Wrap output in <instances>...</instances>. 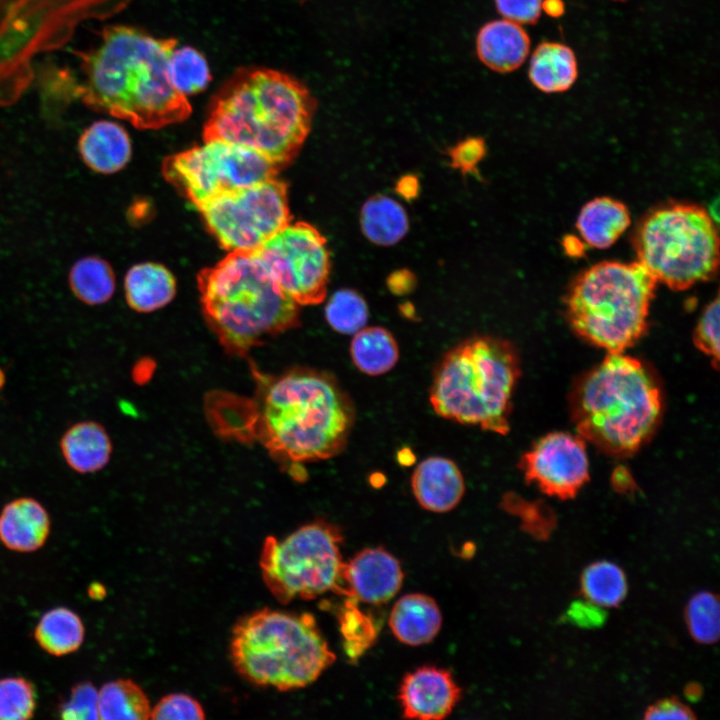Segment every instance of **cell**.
Returning a JSON list of instances; mask_svg holds the SVG:
<instances>
[{
	"mask_svg": "<svg viewBox=\"0 0 720 720\" xmlns=\"http://www.w3.org/2000/svg\"><path fill=\"white\" fill-rule=\"evenodd\" d=\"M251 396L210 393L208 421L227 439L256 442L282 463L326 460L343 451L355 421L349 395L330 374L293 368L278 375L253 364Z\"/></svg>",
	"mask_w": 720,
	"mask_h": 720,
	"instance_id": "cell-1",
	"label": "cell"
},
{
	"mask_svg": "<svg viewBox=\"0 0 720 720\" xmlns=\"http://www.w3.org/2000/svg\"><path fill=\"white\" fill-rule=\"evenodd\" d=\"M99 37L96 46L75 52L82 76L69 83L72 99L139 129L163 128L190 116L187 96L168 76L177 39L157 38L127 25L105 26Z\"/></svg>",
	"mask_w": 720,
	"mask_h": 720,
	"instance_id": "cell-2",
	"label": "cell"
},
{
	"mask_svg": "<svg viewBox=\"0 0 720 720\" xmlns=\"http://www.w3.org/2000/svg\"><path fill=\"white\" fill-rule=\"evenodd\" d=\"M316 109L315 97L295 77L266 67H241L212 96L203 139L250 148L280 169L298 155Z\"/></svg>",
	"mask_w": 720,
	"mask_h": 720,
	"instance_id": "cell-3",
	"label": "cell"
},
{
	"mask_svg": "<svg viewBox=\"0 0 720 720\" xmlns=\"http://www.w3.org/2000/svg\"><path fill=\"white\" fill-rule=\"evenodd\" d=\"M204 318L225 352L244 357L300 324V309L255 251H232L197 277Z\"/></svg>",
	"mask_w": 720,
	"mask_h": 720,
	"instance_id": "cell-4",
	"label": "cell"
},
{
	"mask_svg": "<svg viewBox=\"0 0 720 720\" xmlns=\"http://www.w3.org/2000/svg\"><path fill=\"white\" fill-rule=\"evenodd\" d=\"M519 371L511 343L487 335L469 337L447 351L437 366L430 404L442 418L504 435Z\"/></svg>",
	"mask_w": 720,
	"mask_h": 720,
	"instance_id": "cell-5",
	"label": "cell"
},
{
	"mask_svg": "<svg viewBox=\"0 0 720 720\" xmlns=\"http://www.w3.org/2000/svg\"><path fill=\"white\" fill-rule=\"evenodd\" d=\"M661 412L659 388L643 364L610 353L588 373L576 392L574 419L583 439L614 455L638 449Z\"/></svg>",
	"mask_w": 720,
	"mask_h": 720,
	"instance_id": "cell-6",
	"label": "cell"
},
{
	"mask_svg": "<svg viewBox=\"0 0 720 720\" xmlns=\"http://www.w3.org/2000/svg\"><path fill=\"white\" fill-rule=\"evenodd\" d=\"M230 656L244 679L280 691L308 686L335 661L313 615L269 608L234 625Z\"/></svg>",
	"mask_w": 720,
	"mask_h": 720,
	"instance_id": "cell-7",
	"label": "cell"
},
{
	"mask_svg": "<svg viewBox=\"0 0 720 720\" xmlns=\"http://www.w3.org/2000/svg\"><path fill=\"white\" fill-rule=\"evenodd\" d=\"M131 0H0V107L17 103L35 78L34 62L67 45L78 27L106 20Z\"/></svg>",
	"mask_w": 720,
	"mask_h": 720,
	"instance_id": "cell-8",
	"label": "cell"
},
{
	"mask_svg": "<svg viewBox=\"0 0 720 720\" xmlns=\"http://www.w3.org/2000/svg\"><path fill=\"white\" fill-rule=\"evenodd\" d=\"M656 284L638 261L597 263L569 288V322L590 343L610 353L622 352L645 331Z\"/></svg>",
	"mask_w": 720,
	"mask_h": 720,
	"instance_id": "cell-9",
	"label": "cell"
},
{
	"mask_svg": "<svg viewBox=\"0 0 720 720\" xmlns=\"http://www.w3.org/2000/svg\"><path fill=\"white\" fill-rule=\"evenodd\" d=\"M638 262L658 281L681 291L717 271L719 239L703 207L671 202L650 211L634 235Z\"/></svg>",
	"mask_w": 720,
	"mask_h": 720,
	"instance_id": "cell-10",
	"label": "cell"
},
{
	"mask_svg": "<svg viewBox=\"0 0 720 720\" xmlns=\"http://www.w3.org/2000/svg\"><path fill=\"white\" fill-rule=\"evenodd\" d=\"M341 543L340 530L325 521L305 524L281 539L266 537L259 559L265 585L283 604L340 594Z\"/></svg>",
	"mask_w": 720,
	"mask_h": 720,
	"instance_id": "cell-11",
	"label": "cell"
},
{
	"mask_svg": "<svg viewBox=\"0 0 720 720\" xmlns=\"http://www.w3.org/2000/svg\"><path fill=\"white\" fill-rule=\"evenodd\" d=\"M166 157L164 178L196 208L223 193L276 177L279 168L260 153L224 141Z\"/></svg>",
	"mask_w": 720,
	"mask_h": 720,
	"instance_id": "cell-12",
	"label": "cell"
},
{
	"mask_svg": "<svg viewBox=\"0 0 720 720\" xmlns=\"http://www.w3.org/2000/svg\"><path fill=\"white\" fill-rule=\"evenodd\" d=\"M198 210L230 252L257 250L291 219L287 184L277 177L218 195Z\"/></svg>",
	"mask_w": 720,
	"mask_h": 720,
	"instance_id": "cell-13",
	"label": "cell"
},
{
	"mask_svg": "<svg viewBox=\"0 0 720 720\" xmlns=\"http://www.w3.org/2000/svg\"><path fill=\"white\" fill-rule=\"evenodd\" d=\"M255 253L279 287L299 305H316L327 293L331 260L326 238L313 225L289 223Z\"/></svg>",
	"mask_w": 720,
	"mask_h": 720,
	"instance_id": "cell-14",
	"label": "cell"
},
{
	"mask_svg": "<svg viewBox=\"0 0 720 720\" xmlns=\"http://www.w3.org/2000/svg\"><path fill=\"white\" fill-rule=\"evenodd\" d=\"M520 468L529 483L559 499L573 498L589 478L582 438L564 432L550 433L525 453Z\"/></svg>",
	"mask_w": 720,
	"mask_h": 720,
	"instance_id": "cell-15",
	"label": "cell"
},
{
	"mask_svg": "<svg viewBox=\"0 0 720 720\" xmlns=\"http://www.w3.org/2000/svg\"><path fill=\"white\" fill-rule=\"evenodd\" d=\"M404 573L398 559L381 547L366 548L344 562L340 594L379 605L400 590Z\"/></svg>",
	"mask_w": 720,
	"mask_h": 720,
	"instance_id": "cell-16",
	"label": "cell"
},
{
	"mask_svg": "<svg viewBox=\"0 0 720 720\" xmlns=\"http://www.w3.org/2000/svg\"><path fill=\"white\" fill-rule=\"evenodd\" d=\"M397 697L405 718L439 720L453 711L461 688L450 671L422 666L404 676Z\"/></svg>",
	"mask_w": 720,
	"mask_h": 720,
	"instance_id": "cell-17",
	"label": "cell"
},
{
	"mask_svg": "<svg viewBox=\"0 0 720 720\" xmlns=\"http://www.w3.org/2000/svg\"><path fill=\"white\" fill-rule=\"evenodd\" d=\"M411 489L423 509L444 513L460 503L465 493V481L454 461L432 456L416 466L411 476Z\"/></svg>",
	"mask_w": 720,
	"mask_h": 720,
	"instance_id": "cell-18",
	"label": "cell"
},
{
	"mask_svg": "<svg viewBox=\"0 0 720 720\" xmlns=\"http://www.w3.org/2000/svg\"><path fill=\"white\" fill-rule=\"evenodd\" d=\"M50 528L48 511L32 497L15 498L0 512V540L11 551L29 553L40 549Z\"/></svg>",
	"mask_w": 720,
	"mask_h": 720,
	"instance_id": "cell-19",
	"label": "cell"
},
{
	"mask_svg": "<svg viewBox=\"0 0 720 720\" xmlns=\"http://www.w3.org/2000/svg\"><path fill=\"white\" fill-rule=\"evenodd\" d=\"M530 45V37L522 25L507 19L486 23L476 37L479 60L499 73L518 69L526 61Z\"/></svg>",
	"mask_w": 720,
	"mask_h": 720,
	"instance_id": "cell-20",
	"label": "cell"
},
{
	"mask_svg": "<svg viewBox=\"0 0 720 720\" xmlns=\"http://www.w3.org/2000/svg\"><path fill=\"white\" fill-rule=\"evenodd\" d=\"M78 152L84 164L99 174L123 169L132 154L129 134L114 121L99 120L86 127L78 138Z\"/></svg>",
	"mask_w": 720,
	"mask_h": 720,
	"instance_id": "cell-21",
	"label": "cell"
},
{
	"mask_svg": "<svg viewBox=\"0 0 720 720\" xmlns=\"http://www.w3.org/2000/svg\"><path fill=\"white\" fill-rule=\"evenodd\" d=\"M59 449L67 466L78 474H93L104 469L113 450L105 427L93 420L80 421L66 429Z\"/></svg>",
	"mask_w": 720,
	"mask_h": 720,
	"instance_id": "cell-22",
	"label": "cell"
},
{
	"mask_svg": "<svg viewBox=\"0 0 720 720\" xmlns=\"http://www.w3.org/2000/svg\"><path fill=\"white\" fill-rule=\"evenodd\" d=\"M388 624L400 642L419 646L431 642L437 636L442 625V614L432 597L410 593L395 602Z\"/></svg>",
	"mask_w": 720,
	"mask_h": 720,
	"instance_id": "cell-23",
	"label": "cell"
},
{
	"mask_svg": "<svg viewBox=\"0 0 720 720\" xmlns=\"http://www.w3.org/2000/svg\"><path fill=\"white\" fill-rule=\"evenodd\" d=\"M528 77L543 93L569 90L578 77V62L574 51L566 44L544 41L531 54Z\"/></svg>",
	"mask_w": 720,
	"mask_h": 720,
	"instance_id": "cell-24",
	"label": "cell"
},
{
	"mask_svg": "<svg viewBox=\"0 0 720 720\" xmlns=\"http://www.w3.org/2000/svg\"><path fill=\"white\" fill-rule=\"evenodd\" d=\"M125 299L137 312L158 310L174 298L176 281L163 265L151 262L132 266L124 278Z\"/></svg>",
	"mask_w": 720,
	"mask_h": 720,
	"instance_id": "cell-25",
	"label": "cell"
},
{
	"mask_svg": "<svg viewBox=\"0 0 720 720\" xmlns=\"http://www.w3.org/2000/svg\"><path fill=\"white\" fill-rule=\"evenodd\" d=\"M630 225L626 205L610 197L587 202L579 212L576 228L583 241L594 248L610 247Z\"/></svg>",
	"mask_w": 720,
	"mask_h": 720,
	"instance_id": "cell-26",
	"label": "cell"
},
{
	"mask_svg": "<svg viewBox=\"0 0 720 720\" xmlns=\"http://www.w3.org/2000/svg\"><path fill=\"white\" fill-rule=\"evenodd\" d=\"M33 637L46 653L61 657L77 651L83 644L85 627L80 616L68 607L47 610L34 628Z\"/></svg>",
	"mask_w": 720,
	"mask_h": 720,
	"instance_id": "cell-27",
	"label": "cell"
},
{
	"mask_svg": "<svg viewBox=\"0 0 720 720\" xmlns=\"http://www.w3.org/2000/svg\"><path fill=\"white\" fill-rule=\"evenodd\" d=\"M353 364L364 374L379 376L390 371L399 360L394 336L379 326L364 327L354 334L350 344Z\"/></svg>",
	"mask_w": 720,
	"mask_h": 720,
	"instance_id": "cell-28",
	"label": "cell"
},
{
	"mask_svg": "<svg viewBox=\"0 0 720 720\" xmlns=\"http://www.w3.org/2000/svg\"><path fill=\"white\" fill-rule=\"evenodd\" d=\"M360 225L363 234L371 242L390 246L405 236L409 220L398 202L388 196L375 195L363 204Z\"/></svg>",
	"mask_w": 720,
	"mask_h": 720,
	"instance_id": "cell-29",
	"label": "cell"
},
{
	"mask_svg": "<svg viewBox=\"0 0 720 720\" xmlns=\"http://www.w3.org/2000/svg\"><path fill=\"white\" fill-rule=\"evenodd\" d=\"M68 284L73 295L90 306L108 302L116 287L115 273L108 261L99 256H85L70 268Z\"/></svg>",
	"mask_w": 720,
	"mask_h": 720,
	"instance_id": "cell-30",
	"label": "cell"
},
{
	"mask_svg": "<svg viewBox=\"0 0 720 720\" xmlns=\"http://www.w3.org/2000/svg\"><path fill=\"white\" fill-rule=\"evenodd\" d=\"M151 706L143 689L131 679H116L98 690V717L103 720L150 719Z\"/></svg>",
	"mask_w": 720,
	"mask_h": 720,
	"instance_id": "cell-31",
	"label": "cell"
},
{
	"mask_svg": "<svg viewBox=\"0 0 720 720\" xmlns=\"http://www.w3.org/2000/svg\"><path fill=\"white\" fill-rule=\"evenodd\" d=\"M581 592L585 599L603 607H616L626 597L628 582L617 564L602 560L588 565L581 575Z\"/></svg>",
	"mask_w": 720,
	"mask_h": 720,
	"instance_id": "cell-32",
	"label": "cell"
},
{
	"mask_svg": "<svg viewBox=\"0 0 720 720\" xmlns=\"http://www.w3.org/2000/svg\"><path fill=\"white\" fill-rule=\"evenodd\" d=\"M172 86L185 96L204 91L211 82V72L204 55L190 46L175 47L168 60Z\"/></svg>",
	"mask_w": 720,
	"mask_h": 720,
	"instance_id": "cell-33",
	"label": "cell"
},
{
	"mask_svg": "<svg viewBox=\"0 0 720 720\" xmlns=\"http://www.w3.org/2000/svg\"><path fill=\"white\" fill-rule=\"evenodd\" d=\"M368 316V306L364 298L348 288L333 293L325 306V317L329 326L341 334L354 335L365 327Z\"/></svg>",
	"mask_w": 720,
	"mask_h": 720,
	"instance_id": "cell-34",
	"label": "cell"
},
{
	"mask_svg": "<svg viewBox=\"0 0 720 720\" xmlns=\"http://www.w3.org/2000/svg\"><path fill=\"white\" fill-rule=\"evenodd\" d=\"M719 601L708 591L695 594L686 608L689 633L699 643L713 644L719 637Z\"/></svg>",
	"mask_w": 720,
	"mask_h": 720,
	"instance_id": "cell-35",
	"label": "cell"
},
{
	"mask_svg": "<svg viewBox=\"0 0 720 720\" xmlns=\"http://www.w3.org/2000/svg\"><path fill=\"white\" fill-rule=\"evenodd\" d=\"M340 629L349 657L357 658L375 640L377 630L373 620L357 607V601L347 598L339 614Z\"/></svg>",
	"mask_w": 720,
	"mask_h": 720,
	"instance_id": "cell-36",
	"label": "cell"
},
{
	"mask_svg": "<svg viewBox=\"0 0 720 720\" xmlns=\"http://www.w3.org/2000/svg\"><path fill=\"white\" fill-rule=\"evenodd\" d=\"M34 685L24 677L0 679V720H26L33 717L36 706Z\"/></svg>",
	"mask_w": 720,
	"mask_h": 720,
	"instance_id": "cell-37",
	"label": "cell"
},
{
	"mask_svg": "<svg viewBox=\"0 0 720 720\" xmlns=\"http://www.w3.org/2000/svg\"><path fill=\"white\" fill-rule=\"evenodd\" d=\"M58 714L65 720L99 719L98 690L90 681L76 683L59 704Z\"/></svg>",
	"mask_w": 720,
	"mask_h": 720,
	"instance_id": "cell-38",
	"label": "cell"
},
{
	"mask_svg": "<svg viewBox=\"0 0 720 720\" xmlns=\"http://www.w3.org/2000/svg\"><path fill=\"white\" fill-rule=\"evenodd\" d=\"M205 712L201 704L184 693H173L163 697L151 708L150 719L194 720L204 719Z\"/></svg>",
	"mask_w": 720,
	"mask_h": 720,
	"instance_id": "cell-39",
	"label": "cell"
},
{
	"mask_svg": "<svg viewBox=\"0 0 720 720\" xmlns=\"http://www.w3.org/2000/svg\"><path fill=\"white\" fill-rule=\"evenodd\" d=\"M695 345L710 356L715 363L719 361V298L716 297L703 311L694 334Z\"/></svg>",
	"mask_w": 720,
	"mask_h": 720,
	"instance_id": "cell-40",
	"label": "cell"
},
{
	"mask_svg": "<svg viewBox=\"0 0 720 720\" xmlns=\"http://www.w3.org/2000/svg\"><path fill=\"white\" fill-rule=\"evenodd\" d=\"M486 151L485 142L480 137H469L449 149L451 166L462 173L472 172Z\"/></svg>",
	"mask_w": 720,
	"mask_h": 720,
	"instance_id": "cell-41",
	"label": "cell"
},
{
	"mask_svg": "<svg viewBox=\"0 0 720 720\" xmlns=\"http://www.w3.org/2000/svg\"><path fill=\"white\" fill-rule=\"evenodd\" d=\"M495 6L504 19L520 25L535 24L542 12V0H495Z\"/></svg>",
	"mask_w": 720,
	"mask_h": 720,
	"instance_id": "cell-42",
	"label": "cell"
},
{
	"mask_svg": "<svg viewBox=\"0 0 720 720\" xmlns=\"http://www.w3.org/2000/svg\"><path fill=\"white\" fill-rule=\"evenodd\" d=\"M564 618L567 622L581 628H596L604 624L606 612L587 599L576 600L567 609Z\"/></svg>",
	"mask_w": 720,
	"mask_h": 720,
	"instance_id": "cell-43",
	"label": "cell"
},
{
	"mask_svg": "<svg viewBox=\"0 0 720 720\" xmlns=\"http://www.w3.org/2000/svg\"><path fill=\"white\" fill-rule=\"evenodd\" d=\"M690 707L675 697L665 698L650 705L645 713V719H695Z\"/></svg>",
	"mask_w": 720,
	"mask_h": 720,
	"instance_id": "cell-44",
	"label": "cell"
},
{
	"mask_svg": "<svg viewBox=\"0 0 720 720\" xmlns=\"http://www.w3.org/2000/svg\"><path fill=\"white\" fill-rule=\"evenodd\" d=\"M542 11L552 18H559L565 12L563 0H542Z\"/></svg>",
	"mask_w": 720,
	"mask_h": 720,
	"instance_id": "cell-45",
	"label": "cell"
},
{
	"mask_svg": "<svg viewBox=\"0 0 720 720\" xmlns=\"http://www.w3.org/2000/svg\"><path fill=\"white\" fill-rule=\"evenodd\" d=\"M563 246L570 256H580L584 251V244L573 236H567L563 241Z\"/></svg>",
	"mask_w": 720,
	"mask_h": 720,
	"instance_id": "cell-46",
	"label": "cell"
},
{
	"mask_svg": "<svg viewBox=\"0 0 720 720\" xmlns=\"http://www.w3.org/2000/svg\"><path fill=\"white\" fill-rule=\"evenodd\" d=\"M702 694V688L697 683H691L689 684L685 689V695L690 700H697L701 697Z\"/></svg>",
	"mask_w": 720,
	"mask_h": 720,
	"instance_id": "cell-47",
	"label": "cell"
},
{
	"mask_svg": "<svg viewBox=\"0 0 720 720\" xmlns=\"http://www.w3.org/2000/svg\"><path fill=\"white\" fill-rule=\"evenodd\" d=\"M99 586H100V584H93L89 588L88 593L94 599H99L104 596L105 589H104V587H102V588H100V590H98Z\"/></svg>",
	"mask_w": 720,
	"mask_h": 720,
	"instance_id": "cell-48",
	"label": "cell"
},
{
	"mask_svg": "<svg viewBox=\"0 0 720 720\" xmlns=\"http://www.w3.org/2000/svg\"><path fill=\"white\" fill-rule=\"evenodd\" d=\"M6 382V375L2 367L0 366V390L3 388Z\"/></svg>",
	"mask_w": 720,
	"mask_h": 720,
	"instance_id": "cell-49",
	"label": "cell"
},
{
	"mask_svg": "<svg viewBox=\"0 0 720 720\" xmlns=\"http://www.w3.org/2000/svg\"><path fill=\"white\" fill-rule=\"evenodd\" d=\"M614 1H626V0H614Z\"/></svg>",
	"mask_w": 720,
	"mask_h": 720,
	"instance_id": "cell-50",
	"label": "cell"
},
{
	"mask_svg": "<svg viewBox=\"0 0 720 720\" xmlns=\"http://www.w3.org/2000/svg\"><path fill=\"white\" fill-rule=\"evenodd\" d=\"M302 1H304V2H305V1H308V0H302Z\"/></svg>",
	"mask_w": 720,
	"mask_h": 720,
	"instance_id": "cell-51",
	"label": "cell"
}]
</instances>
